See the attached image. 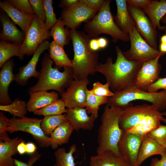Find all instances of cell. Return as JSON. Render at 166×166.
<instances>
[{
    "instance_id": "obj_1",
    "label": "cell",
    "mask_w": 166,
    "mask_h": 166,
    "mask_svg": "<svg viewBox=\"0 0 166 166\" xmlns=\"http://www.w3.org/2000/svg\"><path fill=\"white\" fill-rule=\"evenodd\" d=\"M117 57L113 62L111 57L105 63H99L96 72L105 77L113 92L121 91L134 85L137 73L144 62L128 60L118 46L115 47Z\"/></svg>"
},
{
    "instance_id": "obj_2",
    "label": "cell",
    "mask_w": 166,
    "mask_h": 166,
    "mask_svg": "<svg viewBox=\"0 0 166 166\" xmlns=\"http://www.w3.org/2000/svg\"><path fill=\"white\" fill-rule=\"evenodd\" d=\"M70 32L74 54L72 60L74 79L84 80L96 72L99 55L90 48V39L84 32L70 30Z\"/></svg>"
},
{
    "instance_id": "obj_3",
    "label": "cell",
    "mask_w": 166,
    "mask_h": 166,
    "mask_svg": "<svg viewBox=\"0 0 166 166\" xmlns=\"http://www.w3.org/2000/svg\"><path fill=\"white\" fill-rule=\"evenodd\" d=\"M123 109L107 105L105 107L98 130L97 154L110 152L121 157L118 151V144L122 133L119 120Z\"/></svg>"
},
{
    "instance_id": "obj_4",
    "label": "cell",
    "mask_w": 166,
    "mask_h": 166,
    "mask_svg": "<svg viewBox=\"0 0 166 166\" xmlns=\"http://www.w3.org/2000/svg\"><path fill=\"white\" fill-rule=\"evenodd\" d=\"M53 61L49 54H45L42 61L40 76L36 84L30 88L28 93L40 91L54 90L60 95L65 91L74 79L72 67H64L59 71L57 68H53Z\"/></svg>"
},
{
    "instance_id": "obj_5",
    "label": "cell",
    "mask_w": 166,
    "mask_h": 166,
    "mask_svg": "<svg viewBox=\"0 0 166 166\" xmlns=\"http://www.w3.org/2000/svg\"><path fill=\"white\" fill-rule=\"evenodd\" d=\"M110 0H105L101 9L90 21L85 23L84 30L90 39L97 38L99 35L106 34L110 36L115 43L119 40L129 41L128 35L123 32L117 26L111 11Z\"/></svg>"
},
{
    "instance_id": "obj_6",
    "label": "cell",
    "mask_w": 166,
    "mask_h": 166,
    "mask_svg": "<svg viewBox=\"0 0 166 166\" xmlns=\"http://www.w3.org/2000/svg\"><path fill=\"white\" fill-rule=\"evenodd\" d=\"M113 93V96L109 98L106 105L124 109L132 105L131 101L141 100L151 103L160 112L166 109V90H164L150 92L134 85Z\"/></svg>"
},
{
    "instance_id": "obj_7",
    "label": "cell",
    "mask_w": 166,
    "mask_h": 166,
    "mask_svg": "<svg viewBox=\"0 0 166 166\" xmlns=\"http://www.w3.org/2000/svg\"><path fill=\"white\" fill-rule=\"evenodd\" d=\"M128 35L130 48L123 52L128 60L144 62L161 57L164 54L150 46L141 36L136 27L129 32Z\"/></svg>"
},
{
    "instance_id": "obj_8",
    "label": "cell",
    "mask_w": 166,
    "mask_h": 166,
    "mask_svg": "<svg viewBox=\"0 0 166 166\" xmlns=\"http://www.w3.org/2000/svg\"><path fill=\"white\" fill-rule=\"evenodd\" d=\"M42 120L25 117L22 118L13 117L10 119L7 131L10 133L19 131L29 133L39 147H48L50 146L51 139L45 135L41 128Z\"/></svg>"
},
{
    "instance_id": "obj_9",
    "label": "cell",
    "mask_w": 166,
    "mask_h": 166,
    "mask_svg": "<svg viewBox=\"0 0 166 166\" xmlns=\"http://www.w3.org/2000/svg\"><path fill=\"white\" fill-rule=\"evenodd\" d=\"M50 37L45 22L34 15L21 45L22 53L24 55H33L38 46Z\"/></svg>"
},
{
    "instance_id": "obj_10",
    "label": "cell",
    "mask_w": 166,
    "mask_h": 166,
    "mask_svg": "<svg viewBox=\"0 0 166 166\" xmlns=\"http://www.w3.org/2000/svg\"><path fill=\"white\" fill-rule=\"evenodd\" d=\"M160 112L152 105H132L123 109L119 118L120 128L123 131H126L146 117Z\"/></svg>"
},
{
    "instance_id": "obj_11",
    "label": "cell",
    "mask_w": 166,
    "mask_h": 166,
    "mask_svg": "<svg viewBox=\"0 0 166 166\" xmlns=\"http://www.w3.org/2000/svg\"><path fill=\"white\" fill-rule=\"evenodd\" d=\"M127 6L140 34L150 46L157 49L156 30L149 18L142 9L128 3Z\"/></svg>"
},
{
    "instance_id": "obj_12",
    "label": "cell",
    "mask_w": 166,
    "mask_h": 166,
    "mask_svg": "<svg viewBox=\"0 0 166 166\" xmlns=\"http://www.w3.org/2000/svg\"><path fill=\"white\" fill-rule=\"evenodd\" d=\"M98 11L90 9L79 0L71 7L63 10L61 18L68 28L76 30L82 22L91 20Z\"/></svg>"
},
{
    "instance_id": "obj_13",
    "label": "cell",
    "mask_w": 166,
    "mask_h": 166,
    "mask_svg": "<svg viewBox=\"0 0 166 166\" xmlns=\"http://www.w3.org/2000/svg\"><path fill=\"white\" fill-rule=\"evenodd\" d=\"M89 82L84 80H73L65 91L61 94V99L68 108H84L86 106Z\"/></svg>"
},
{
    "instance_id": "obj_14",
    "label": "cell",
    "mask_w": 166,
    "mask_h": 166,
    "mask_svg": "<svg viewBox=\"0 0 166 166\" xmlns=\"http://www.w3.org/2000/svg\"><path fill=\"white\" fill-rule=\"evenodd\" d=\"M143 137L127 132L123 131L118 144L121 157L129 166H136L140 148Z\"/></svg>"
},
{
    "instance_id": "obj_15",
    "label": "cell",
    "mask_w": 166,
    "mask_h": 166,
    "mask_svg": "<svg viewBox=\"0 0 166 166\" xmlns=\"http://www.w3.org/2000/svg\"><path fill=\"white\" fill-rule=\"evenodd\" d=\"M49 44L47 40L45 41L38 46L27 64L20 68L18 73L15 75L14 81L18 84L24 86L30 78L33 77L38 79L40 72L36 69L37 65L41 54L49 49Z\"/></svg>"
},
{
    "instance_id": "obj_16",
    "label": "cell",
    "mask_w": 166,
    "mask_h": 166,
    "mask_svg": "<svg viewBox=\"0 0 166 166\" xmlns=\"http://www.w3.org/2000/svg\"><path fill=\"white\" fill-rule=\"evenodd\" d=\"M160 57L143 63L137 75L135 85L144 89L158 80L162 68L159 62Z\"/></svg>"
},
{
    "instance_id": "obj_17",
    "label": "cell",
    "mask_w": 166,
    "mask_h": 166,
    "mask_svg": "<svg viewBox=\"0 0 166 166\" xmlns=\"http://www.w3.org/2000/svg\"><path fill=\"white\" fill-rule=\"evenodd\" d=\"M88 114L86 108H67L65 115L74 130L78 131L83 129L90 130L93 127L96 118L91 115L89 116Z\"/></svg>"
},
{
    "instance_id": "obj_18",
    "label": "cell",
    "mask_w": 166,
    "mask_h": 166,
    "mask_svg": "<svg viewBox=\"0 0 166 166\" xmlns=\"http://www.w3.org/2000/svg\"><path fill=\"white\" fill-rule=\"evenodd\" d=\"M14 66V60L10 58L1 67L0 72V105H7L12 102L9 95L8 90L10 85L15 79V75L13 73Z\"/></svg>"
},
{
    "instance_id": "obj_19",
    "label": "cell",
    "mask_w": 166,
    "mask_h": 166,
    "mask_svg": "<svg viewBox=\"0 0 166 166\" xmlns=\"http://www.w3.org/2000/svg\"><path fill=\"white\" fill-rule=\"evenodd\" d=\"M0 20L2 28L0 34V39L21 45L24 41L25 34L17 27L6 14L1 13Z\"/></svg>"
},
{
    "instance_id": "obj_20",
    "label": "cell",
    "mask_w": 166,
    "mask_h": 166,
    "mask_svg": "<svg viewBox=\"0 0 166 166\" xmlns=\"http://www.w3.org/2000/svg\"><path fill=\"white\" fill-rule=\"evenodd\" d=\"M0 7L14 23L20 27L25 34L34 15L28 14L19 11L13 6L8 0L0 1Z\"/></svg>"
},
{
    "instance_id": "obj_21",
    "label": "cell",
    "mask_w": 166,
    "mask_h": 166,
    "mask_svg": "<svg viewBox=\"0 0 166 166\" xmlns=\"http://www.w3.org/2000/svg\"><path fill=\"white\" fill-rule=\"evenodd\" d=\"M117 14L113 16L118 27L124 32L128 35L135 27L136 24L128 8L126 0H116Z\"/></svg>"
},
{
    "instance_id": "obj_22",
    "label": "cell",
    "mask_w": 166,
    "mask_h": 166,
    "mask_svg": "<svg viewBox=\"0 0 166 166\" xmlns=\"http://www.w3.org/2000/svg\"><path fill=\"white\" fill-rule=\"evenodd\" d=\"M29 93L30 98L27 103V108L30 112L34 113L58 99V94L55 91H40Z\"/></svg>"
},
{
    "instance_id": "obj_23",
    "label": "cell",
    "mask_w": 166,
    "mask_h": 166,
    "mask_svg": "<svg viewBox=\"0 0 166 166\" xmlns=\"http://www.w3.org/2000/svg\"><path fill=\"white\" fill-rule=\"evenodd\" d=\"M166 152V148L156 140L147 135L143 138L139 150L136 166H140L149 157L156 155H162Z\"/></svg>"
},
{
    "instance_id": "obj_24",
    "label": "cell",
    "mask_w": 166,
    "mask_h": 166,
    "mask_svg": "<svg viewBox=\"0 0 166 166\" xmlns=\"http://www.w3.org/2000/svg\"><path fill=\"white\" fill-rule=\"evenodd\" d=\"M156 30L164 31L166 26L160 25V22L166 14V1H151L149 5L143 9Z\"/></svg>"
},
{
    "instance_id": "obj_25",
    "label": "cell",
    "mask_w": 166,
    "mask_h": 166,
    "mask_svg": "<svg viewBox=\"0 0 166 166\" xmlns=\"http://www.w3.org/2000/svg\"><path fill=\"white\" fill-rule=\"evenodd\" d=\"M23 140L17 137L9 141H0V166H16L12 156L18 152L17 147Z\"/></svg>"
},
{
    "instance_id": "obj_26",
    "label": "cell",
    "mask_w": 166,
    "mask_h": 166,
    "mask_svg": "<svg viewBox=\"0 0 166 166\" xmlns=\"http://www.w3.org/2000/svg\"><path fill=\"white\" fill-rule=\"evenodd\" d=\"M164 117L162 112L148 117L127 132L142 137L149 132L160 126Z\"/></svg>"
},
{
    "instance_id": "obj_27",
    "label": "cell",
    "mask_w": 166,
    "mask_h": 166,
    "mask_svg": "<svg viewBox=\"0 0 166 166\" xmlns=\"http://www.w3.org/2000/svg\"><path fill=\"white\" fill-rule=\"evenodd\" d=\"M89 166H129L125 160L110 152H104L92 156Z\"/></svg>"
},
{
    "instance_id": "obj_28",
    "label": "cell",
    "mask_w": 166,
    "mask_h": 166,
    "mask_svg": "<svg viewBox=\"0 0 166 166\" xmlns=\"http://www.w3.org/2000/svg\"><path fill=\"white\" fill-rule=\"evenodd\" d=\"M73 130L68 120L63 122L51 134L50 146L52 149H55L59 146L68 143Z\"/></svg>"
},
{
    "instance_id": "obj_29",
    "label": "cell",
    "mask_w": 166,
    "mask_h": 166,
    "mask_svg": "<svg viewBox=\"0 0 166 166\" xmlns=\"http://www.w3.org/2000/svg\"><path fill=\"white\" fill-rule=\"evenodd\" d=\"M49 49V56L57 68L72 67V61L65 53L64 47L53 41L50 43Z\"/></svg>"
},
{
    "instance_id": "obj_30",
    "label": "cell",
    "mask_w": 166,
    "mask_h": 166,
    "mask_svg": "<svg viewBox=\"0 0 166 166\" xmlns=\"http://www.w3.org/2000/svg\"><path fill=\"white\" fill-rule=\"evenodd\" d=\"M17 56L22 60L24 55L21 50V45L3 40L0 42V67L13 56Z\"/></svg>"
},
{
    "instance_id": "obj_31",
    "label": "cell",
    "mask_w": 166,
    "mask_h": 166,
    "mask_svg": "<svg viewBox=\"0 0 166 166\" xmlns=\"http://www.w3.org/2000/svg\"><path fill=\"white\" fill-rule=\"evenodd\" d=\"M65 26L61 19L59 18L49 31V36L53 38V41L63 47L71 40L70 30L65 28Z\"/></svg>"
},
{
    "instance_id": "obj_32",
    "label": "cell",
    "mask_w": 166,
    "mask_h": 166,
    "mask_svg": "<svg viewBox=\"0 0 166 166\" xmlns=\"http://www.w3.org/2000/svg\"><path fill=\"white\" fill-rule=\"evenodd\" d=\"M67 121L65 114L45 116L41 127L45 135L48 136L58 126Z\"/></svg>"
},
{
    "instance_id": "obj_33",
    "label": "cell",
    "mask_w": 166,
    "mask_h": 166,
    "mask_svg": "<svg viewBox=\"0 0 166 166\" xmlns=\"http://www.w3.org/2000/svg\"><path fill=\"white\" fill-rule=\"evenodd\" d=\"M108 99V97L97 96L88 90L85 106L88 113L91 114L97 119L98 116L100 106L106 104Z\"/></svg>"
},
{
    "instance_id": "obj_34",
    "label": "cell",
    "mask_w": 166,
    "mask_h": 166,
    "mask_svg": "<svg viewBox=\"0 0 166 166\" xmlns=\"http://www.w3.org/2000/svg\"><path fill=\"white\" fill-rule=\"evenodd\" d=\"M0 110L7 112L14 117L22 118L25 117L27 110V103L24 100L16 98L8 105H0Z\"/></svg>"
},
{
    "instance_id": "obj_35",
    "label": "cell",
    "mask_w": 166,
    "mask_h": 166,
    "mask_svg": "<svg viewBox=\"0 0 166 166\" xmlns=\"http://www.w3.org/2000/svg\"><path fill=\"white\" fill-rule=\"evenodd\" d=\"M76 150L75 144L70 146L68 152L64 148L57 149L54 153L57 166H75L73 154Z\"/></svg>"
},
{
    "instance_id": "obj_36",
    "label": "cell",
    "mask_w": 166,
    "mask_h": 166,
    "mask_svg": "<svg viewBox=\"0 0 166 166\" xmlns=\"http://www.w3.org/2000/svg\"><path fill=\"white\" fill-rule=\"evenodd\" d=\"M64 102L61 99H58L50 104L34 112L37 115H42L44 117L48 116L57 115L66 113V109Z\"/></svg>"
},
{
    "instance_id": "obj_37",
    "label": "cell",
    "mask_w": 166,
    "mask_h": 166,
    "mask_svg": "<svg viewBox=\"0 0 166 166\" xmlns=\"http://www.w3.org/2000/svg\"><path fill=\"white\" fill-rule=\"evenodd\" d=\"M45 18V23L49 31L57 22V19L54 11L52 0H43Z\"/></svg>"
},
{
    "instance_id": "obj_38",
    "label": "cell",
    "mask_w": 166,
    "mask_h": 166,
    "mask_svg": "<svg viewBox=\"0 0 166 166\" xmlns=\"http://www.w3.org/2000/svg\"><path fill=\"white\" fill-rule=\"evenodd\" d=\"M156 140L161 146L166 148V125L161 124L149 132L147 135Z\"/></svg>"
},
{
    "instance_id": "obj_39",
    "label": "cell",
    "mask_w": 166,
    "mask_h": 166,
    "mask_svg": "<svg viewBox=\"0 0 166 166\" xmlns=\"http://www.w3.org/2000/svg\"><path fill=\"white\" fill-rule=\"evenodd\" d=\"M109 84L107 82L105 84L97 81L93 84V88L89 90L93 94L101 97H111L114 95V93L109 89Z\"/></svg>"
},
{
    "instance_id": "obj_40",
    "label": "cell",
    "mask_w": 166,
    "mask_h": 166,
    "mask_svg": "<svg viewBox=\"0 0 166 166\" xmlns=\"http://www.w3.org/2000/svg\"><path fill=\"white\" fill-rule=\"evenodd\" d=\"M15 8L30 15H35L34 12L28 0H8Z\"/></svg>"
},
{
    "instance_id": "obj_41",
    "label": "cell",
    "mask_w": 166,
    "mask_h": 166,
    "mask_svg": "<svg viewBox=\"0 0 166 166\" xmlns=\"http://www.w3.org/2000/svg\"><path fill=\"white\" fill-rule=\"evenodd\" d=\"M36 15L41 20L44 22L45 18L43 0H29Z\"/></svg>"
},
{
    "instance_id": "obj_42",
    "label": "cell",
    "mask_w": 166,
    "mask_h": 166,
    "mask_svg": "<svg viewBox=\"0 0 166 166\" xmlns=\"http://www.w3.org/2000/svg\"><path fill=\"white\" fill-rule=\"evenodd\" d=\"M10 121L9 119L2 112H0V140L3 141H9L10 138L7 133V128Z\"/></svg>"
},
{
    "instance_id": "obj_43",
    "label": "cell",
    "mask_w": 166,
    "mask_h": 166,
    "mask_svg": "<svg viewBox=\"0 0 166 166\" xmlns=\"http://www.w3.org/2000/svg\"><path fill=\"white\" fill-rule=\"evenodd\" d=\"M160 89L166 90V77H159L156 82L147 86L143 90L150 92H156Z\"/></svg>"
},
{
    "instance_id": "obj_44",
    "label": "cell",
    "mask_w": 166,
    "mask_h": 166,
    "mask_svg": "<svg viewBox=\"0 0 166 166\" xmlns=\"http://www.w3.org/2000/svg\"><path fill=\"white\" fill-rule=\"evenodd\" d=\"M88 7L99 11L102 7L104 0H81Z\"/></svg>"
},
{
    "instance_id": "obj_45",
    "label": "cell",
    "mask_w": 166,
    "mask_h": 166,
    "mask_svg": "<svg viewBox=\"0 0 166 166\" xmlns=\"http://www.w3.org/2000/svg\"><path fill=\"white\" fill-rule=\"evenodd\" d=\"M127 3L144 9L150 3L149 0H127Z\"/></svg>"
},
{
    "instance_id": "obj_46",
    "label": "cell",
    "mask_w": 166,
    "mask_h": 166,
    "mask_svg": "<svg viewBox=\"0 0 166 166\" xmlns=\"http://www.w3.org/2000/svg\"><path fill=\"white\" fill-rule=\"evenodd\" d=\"M161 156L160 159L156 158L152 159L150 166H166V152Z\"/></svg>"
},
{
    "instance_id": "obj_47",
    "label": "cell",
    "mask_w": 166,
    "mask_h": 166,
    "mask_svg": "<svg viewBox=\"0 0 166 166\" xmlns=\"http://www.w3.org/2000/svg\"><path fill=\"white\" fill-rule=\"evenodd\" d=\"M78 0H61L58 6L63 10L68 8L79 1Z\"/></svg>"
},
{
    "instance_id": "obj_48",
    "label": "cell",
    "mask_w": 166,
    "mask_h": 166,
    "mask_svg": "<svg viewBox=\"0 0 166 166\" xmlns=\"http://www.w3.org/2000/svg\"><path fill=\"white\" fill-rule=\"evenodd\" d=\"M89 45L90 48L93 51L96 52L100 49L97 38L91 39L89 42Z\"/></svg>"
},
{
    "instance_id": "obj_49",
    "label": "cell",
    "mask_w": 166,
    "mask_h": 166,
    "mask_svg": "<svg viewBox=\"0 0 166 166\" xmlns=\"http://www.w3.org/2000/svg\"><path fill=\"white\" fill-rule=\"evenodd\" d=\"M26 152L28 154L34 153L36 151L37 147L33 142H29L26 144Z\"/></svg>"
},
{
    "instance_id": "obj_50",
    "label": "cell",
    "mask_w": 166,
    "mask_h": 166,
    "mask_svg": "<svg viewBox=\"0 0 166 166\" xmlns=\"http://www.w3.org/2000/svg\"><path fill=\"white\" fill-rule=\"evenodd\" d=\"M97 40L100 49H105L108 46L109 41L106 38L104 37L98 38Z\"/></svg>"
},
{
    "instance_id": "obj_51",
    "label": "cell",
    "mask_w": 166,
    "mask_h": 166,
    "mask_svg": "<svg viewBox=\"0 0 166 166\" xmlns=\"http://www.w3.org/2000/svg\"><path fill=\"white\" fill-rule=\"evenodd\" d=\"M18 152L20 155H23L26 152V144L22 140L18 145L17 147Z\"/></svg>"
},
{
    "instance_id": "obj_52",
    "label": "cell",
    "mask_w": 166,
    "mask_h": 166,
    "mask_svg": "<svg viewBox=\"0 0 166 166\" xmlns=\"http://www.w3.org/2000/svg\"><path fill=\"white\" fill-rule=\"evenodd\" d=\"M160 51L165 54L166 53V43H160Z\"/></svg>"
},
{
    "instance_id": "obj_53",
    "label": "cell",
    "mask_w": 166,
    "mask_h": 166,
    "mask_svg": "<svg viewBox=\"0 0 166 166\" xmlns=\"http://www.w3.org/2000/svg\"><path fill=\"white\" fill-rule=\"evenodd\" d=\"M160 22L163 23L165 24V26H166V14L162 18ZM164 33L165 34H166V28L164 31Z\"/></svg>"
},
{
    "instance_id": "obj_54",
    "label": "cell",
    "mask_w": 166,
    "mask_h": 166,
    "mask_svg": "<svg viewBox=\"0 0 166 166\" xmlns=\"http://www.w3.org/2000/svg\"><path fill=\"white\" fill-rule=\"evenodd\" d=\"M160 43H166V34L163 35L161 37Z\"/></svg>"
},
{
    "instance_id": "obj_55",
    "label": "cell",
    "mask_w": 166,
    "mask_h": 166,
    "mask_svg": "<svg viewBox=\"0 0 166 166\" xmlns=\"http://www.w3.org/2000/svg\"><path fill=\"white\" fill-rule=\"evenodd\" d=\"M162 113L163 115L166 116V111H164L162 112ZM162 121L164 122L166 125V119L164 118V119Z\"/></svg>"
},
{
    "instance_id": "obj_56",
    "label": "cell",
    "mask_w": 166,
    "mask_h": 166,
    "mask_svg": "<svg viewBox=\"0 0 166 166\" xmlns=\"http://www.w3.org/2000/svg\"><path fill=\"white\" fill-rule=\"evenodd\" d=\"M53 166H57L56 164H55Z\"/></svg>"
}]
</instances>
